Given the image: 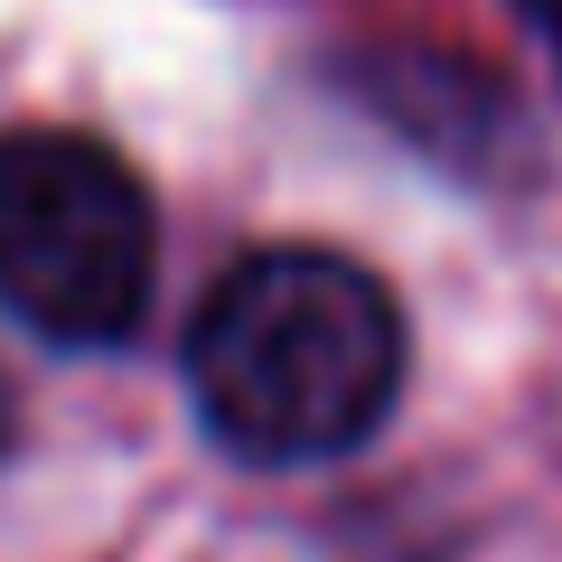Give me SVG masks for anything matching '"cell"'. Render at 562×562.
<instances>
[{
    "label": "cell",
    "instance_id": "1",
    "mask_svg": "<svg viewBox=\"0 0 562 562\" xmlns=\"http://www.w3.org/2000/svg\"><path fill=\"white\" fill-rule=\"evenodd\" d=\"M188 394L235 460H338L403 394V310L366 262L319 244L244 254L188 328Z\"/></svg>",
    "mask_w": 562,
    "mask_h": 562
},
{
    "label": "cell",
    "instance_id": "2",
    "mask_svg": "<svg viewBox=\"0 0 562 562\" xmlns=\"http://www.w3.org/2000/svg\"><path fill=\"white\" fill-rule=\"evenodd\" d=\"M150 188L85 132H0V310L47 347H122L150 310Z\"/></svg>",
    "mask_w": 562,
    "mask_h": 562
},
{
    "label": "cell",
    "instance_id": "3",
    "mask_svg": "<svg viewBox=\"0 0 562 562\" xmlns=\"http://www.w3.org/2000/svg\"><path fill=\"white\" fill-rule=\"evenodd\" d=\"M10 441H20V394H10V375H0V460H10Z\"/></svg>",
    "mask_w": 562,
    "mask_h": 562
},
{
    "label": "cell",
    "instance_id": "4",
    "mask_svg": "<svg viewBox=\"0 0 562 562\" xmlns=\"http://www.w3.org/2000/svg\"><path fill=\"white\" fill-rule=\"evenodd\" d=\"M543 10V29H553V57H562V0H535Z\"/></svg>",
    "mask_w": 562,
    "mask_h": 562
}]
</instances>
